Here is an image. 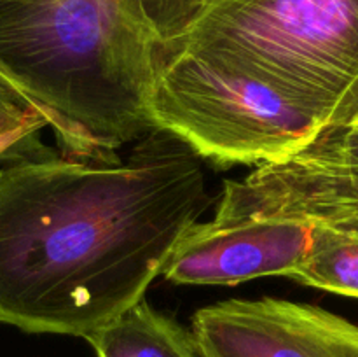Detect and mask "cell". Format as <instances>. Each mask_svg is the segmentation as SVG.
<instances>
[{"mask_svg": "<svg viewBox=\"0 0 358 357\" xmlns=\"http://www.w3.org/2000/svg\"><path fill=\"white\" fill-rule=\"evenodd\" d=\"M199 160L154 128L124 161L49 153L0 168V322L86 340L143 300L208 206Z\"/></svg>", "mask_w": 358, "mask_h": 357, "instance_id": "1", "label": "cell"}, {"mask_svg": "<svg viewBox=\"0 0 358 357\" xmlns=\"http://www.w3.org/2000/svg\"><path fill=\"white\" fill-rule=\"evenodd\" d=\"M173 51L271 88L322 128L358 121V0H205L159 55Z\"/></svg>", "mask_w": 358, "mask_h": 357, "instance_id": "2", "label": "cell"}, {"mask_svg": "<svg viewBox=\"0 0 358 357\" xmlns=\"http://www.w3.org/2000/svg\"><path fill=\"white\" fill-rule=\"evenodd\" d=\"M152 119L220 164L282 161L322 130L271 88L178 51L159 55Z\"/></svg>", "mask_w": 358, "mask_h": 357, "instance_id": "3", "label": "cell"}, {"mask_svg": "<svg viewBox=\"0 0 358 357\" xmlns=\"http://www.w3.org/2000/svg\"><path fill=\"white\" fill-rule=\"evenodd\" d=\"M215 217H287L358 233V121L322 128L292 156L224 182Z\"/></svg>", "mask_w": 358, "mask_h": 357, "instance_id": "4", "label": "cell"}, {"mask_svg": "<svg viewBox=\"0 0 358 357\" xmlns=\"http://www.w3.org/2000/svg\"><path fill=\"white\" fill-rule=\"evenodd\" d=\"M192 332L203 357H358V326L278 298L201 308L192 317Z\"/></svg>", "mask_w": 358, "mask_h": 357, "instance_id": "5", "label": "cell"}, {"mask_svg": "<svg viewBox=\"0 0 358 357\" xmlns=\"http://www.w3.org/2000/svg\"><path fill=\"white\" fill-rule=\"evenodd\" d=\"M317 224L287 217L194 223L163 270L173 284L234 286L261 276L297 275L313 251Z\"/></svg>", "mask_w": 358, "mask_h": 357, "instance_id": "6", "label": "cell"}, {"mask_svg": "<svg viewBox=\"0 0 358 357\" xmlns=\"http://www.w3.org/2000/svg\"><path fill=\"white\" fill-rule=\"evenodd\" d=\"M96 357H203L194 332L140 300L87 336Z\"/></svg>", "mask_w": 358, "mask_h": 357, "instance_id": "7", "label": "cell"}, {"mask_svg": "<svg viewBox=\"0 0 358 357\" xmlns=\"http://www.w3.org/2000/svg\"><path fill=\"white\" fill-rule=\"evenodd\" d=\"M294 280L358 298V233L318 226L313 251Z\"/></svg>", "mask_w": 358, "mask_h": 357, "instance_id": "8", "label": "cell"}, {"mask_svg": "<svg viewBox=\"0 0 358 357\" xmlns=\"http://www.w3.org/2000/svg\"><path fill=\"white\" fill-rule=\"evenodd\" d=\"M138 4L163 49L189 30L205 0H138Z\"/></svg>", "mask_w": 358, "mask_h": 357, "instance_id": "9", "label": "cell"}, {"mask_svg": "<svg viewBox=\"0 0 358 357\" xmlns=\"http://www.w3.org/2000/svg\"><path fill=\"white\" fill-rule=\"evenodd\" d=\"M44 126H49L44 112L38 111L37 105L31 104L9 83L0 79V133L14 130L41 132Z\"/></svg>", "mask_w": 358, "mask_h": 357, "instance_id": "10", "label": "cell"}, {"mask_svg": "<svg viewBox=\"0 0 358 357\" xmlns=\"http://www.w3.org/2000/svg\"><path fill=\"white\" fill-rule=\"evenodd\" d=\"M37 133L38 132H31V130H14V132L0 133V161L9 163V161L49 154L48 150H42Z\"/></svg>", "mask_w": 358, "mask_h": 357, "instance_id": "11", "label": "cell"}, {"mask_svg": "<svg viewBox=\"0 0 358 357\" xmlns=\"http://www.w3.org/2000/svg\"><path fill=\"white\" fill-rule=\"evenodd\" d=\"M20 0H0V14L3 13V10H7L9 7H13L14 4H17Z\"/></svg>", "mask_w": 358, "mask_h": 357, "instance_id": "12", "label": "cell"}]
</instances>
